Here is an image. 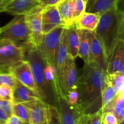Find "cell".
I'll return each instance as SVG.
<instances>
[{
    "instance_id": "1",
    "label": "cell",
    "mask_w": 124,
    "mask_h": 124,
    "mask_svg": "<svg viewBox=\"0 0 124 124\" xmlns=\"http://www.w3.org/2000/svg\"><path fill=\"white\" fill-rule=\"evenodd\" d=\"M108 84L107 74L84 63L77 83L79 114H94L102 110V93Z\"/></svg>"
},
{
    "instance_id": "2",
    "label": "cell",
    "mask_w": 124,
    "mask_h": 124,
    "mask_svg": "<svg viewBox=\"0 0 124 124\" xmlns=\"http://www.w3.org/2000/svg\"><path fill=\"white\" fill-rule=\"evenodd\" d=\"M25 60L31 68L36 92L41 100L58 108L56 91L61 87L56 71L45 63L38 47L32 46L25 52Z\"/></svg>"
},
{
    "instance_id": "3",
    "label": "cell",
    "mask_w": 124,
    "mask_h": 124,
    "mask_svg": "<svg viewBox=\"0 0 124 124\" xmlns=\"http://www.w3.org/2000/svg\"><path fill=\"white\" fill-rule=\"evenodd\" d=\"M96 35L102 45L107 60L120 40H124V13L116 6L100 15Z\"/></svg>"
},
{
    "instance_id": "4",
    "label": "cell",
    "mask_w": 124,
    "mask_h": 124,
    "mask_svg": "<svg viewBox=\"0 0 124 124\" xmlns=\"http://www.w3.org/2000/svg\"><path fill=\"white\" fill-rule=\"evenodd\" d=\"M2 34L0 38L12 41L16 46L25 50L32 47L29 29L24 20V15H15L14 18L1 27Z\"/></svg>"
},
{
    "instance_id": "5",
    "label": "cell",
    "mask_w": 124,
    "mask_h": 124,
    "mask_svg": "<svg viewBox=\"0 0 124 124\" xmlns=\"http://www.w3.org/2000/svg\"><path fill=\"white\" fill-rule=\"evenodd\" d=\"M25 60V50L12 41L0 38V73H9L12 67Z\"/></svg>"
},
{
    "instance_id": "6",
    "label": "cell",
    "mask_w": 124,
    "mask_h": 124,
    "mask_svg": "<svg viewBox=\"0 0 124 124\" xmlns=\"http://www.w3.org/2000/svg\"><path fill=\"white\" fill-rule=\"evenodd\" d=\"M65 27L64 25L59 26L44 35L42 42L38 47L45 63L53 67L55 71L56 57Z\"/></svg>"
},
{
    "instance_id": "7",
    "label": "cell",
    "mask_w": 124,
    "mask_h": 124,
    "mask_svg": "<svg viewBox=\"0 0 124 124\" xmlns=\"http://www.w3.org/2000/svg\"><path fill=\"white\" fill-rule=\"evenodd\" d=\"M43 8L39 5L24 15L25 23L29 29L30 41L34 47H38L43 38L42 26V15Z\"/></svg>"
},
{
    "instance_id": "8",
    "label": "cell",
    "mask_w": 124,
    "mask_h": 124,
    "mask_svg": "<svg viewBox=\"0 0 124 124\" xmlns=\"http://www.w3.org/2000/svg\"><path fill=\"white\" fill-rule=\"evenodd\" d=\"M79 74L75 59L67 55L65 63L58 74V80L63 92L67 96L68 92L77 87Z\"/></svg>"
},
{
    "instance_id": "9",
    "label": "cell",
    "mask_w": 124,
    "mask_h": 124,
    "mask_svg": "<svg viewBox=\"0 0 124 124\" xmlns=\"http://www.w3.org/2000/svg\"><path fill=\"white\" fill-rule=\"evenodd\" d=\"M88 64L107 74V57L102 45L94 32H91V46Z\"/></svg>"
},
{
    "instance_id": "10",
    "label": "cell",
    "mask_w": 124,
    "mask_h": 124,
    "mask_svg": "<svg viewBox=\"0 0 124 124\" xmlns=\"http://www.w3.org/2000/svg\"><path fill=\"white\" fill-rule=\"evenodd\" d=\"M56 95L61 124H77L76 120L79 113L76 107L70 105L66 96L62 90L57 92Z\"/></svg>"
},
{
    "instance_id": "11",
    "label": "cell",
    "mask_w": 124,
    "mask_h": 124,
    "mask_svg": "<svg viewBox=\"0 0 124 124\" xmlns=\"http://www.w3.org/2000/svg\"><path fill=\"white\" fill-rule=\"evenodd\" d=\"M9 73L18 81L36 92L32 72L27 60H25L13 66L10 69Z\"/></svg>"
},
{
    "instance_id": "12",
    "label": "cell",
    "mask_w": 124,
    "mask_h": 124,
    "mask_svg": "<svg viewBox=\"0 0 124 124\" xmlns=\"http://www.w3.org/2000/svg\"><path fill=\"white\" fill-rule=\"evenodd\" d=\"M23 104L29 112L30 124H47V104L39 98Z\"/></svg>"
},
{
    "instance_id": "13",
    "label": "cell",
    "mask_w": 124,
    "mask_h": 124,
    "mask_svg": "<svg viewBox=\"0 0 124 124\" xmlns=\"http://www.w3.org/2000/svg\"><path fill=\"white\" fill-rule=\"evenodd\" d=\"M38 5V0H6L2 3L0 13L7 12L13 15H25Z\"/></svg>"
},
{
    "instance_id": "14",
    "label": "cell",
    "mask_w": 124,
    "mask_h": 124,
    "mask_svg": "<svg viewBox=\"0 0 124 124\" xmlns=\"http://www.w3.org/2000/svg\"><path fill=\"white\" fill-rule=\"evenodd\" d=\"M124 74V40H120L108 60L107 74Z\"/></svg>"
},
{
    "instance_id": "15",
    "label": "cell",
    "mask_w": 124,
    "mask_h": 124,
    "mask_svg": "<svg viewBox=\"0 0 124 124\" xmlns=\"http://www.w3.org/2000/svg\"><path fill=\"white\" fill-rule=\"evenodd\" d=\"M64 25L56 5L45 7L42 15L43 35L48 34L59 26Z\"/></svg>"
},
{
    "instance_id": "16",
    "label": "cell",
    "mask_w": 124,
    "mask_h": 124,
    "mask_svg": "<svg viewBox=\"0 0 124 124\" xmlns=\"http://www.w3.org/2000/svg\"><path fill=\"white\" fill-rule=\"evenodd\" d=\"M12 93V103H24L40 98L38 95L16 79Z\"/></svg>"
},
{
    "instance_id": "17",
    "label": "cell",
    "mask_w": 124,
    "mask_h": 124,
    "mask_svg": "<svg viewBox=\"0 0 124 124\" xmlns=\"http://www.w3.org/2000/svg\"><path fill=\"white\" fill-rule=\"evenodd\" d=\"M65 44L67 55L75 60L78 57L79 36L75 23L65 27Z\"/></svg>"
},
{
    "instance_id": "18",
    "label": "cell",
    "mask_w": 124,
    "mask_h": 124,
    "mask_svg": "<svg viewBox=\"0 0 124 124\" xmlns=\"http://www.w3.org/2000/svg\"><path fill=\"white\" fill-rule=\"evenodd\" d=\"M91 32L78 29L79 36L78 57L82 58L84 63L88 64L91 46Z\"/></svg>"
},
{
    "instance_id": "19",
    "label": "cell",
    "mask_w": 124,
    "mask_h": 124,
    "mask_svg": "<svg viewBox=\"0 0 124 124\" xmlns=\"http://www.w3.org/2000/svg\"><path fill=\"white\" fill-rule=\"evenodd\" d=\"M99 19V14L85 12L74 23L77 29L94 32L98 26Z\"/></svg>"
},
{
    "instance_id": "20",
    "label": "cell",
    "mask_w": 124,
    "mask_h": 124,
    "mask_svg": "<svg viewBox=\"0 0 124 124\" xmlns=\"http://www.w3.org/2000/svg\"><path fill=\"white\" fill-rule=\"evenodd\" d=\"M119 0H88L86 4L85 12L102 13L117 6Z\"/></svg>"
},
{
    "instance_id": "21",
    "label": "cell",
    "mask_w": 124,
    "mask_h": 124,
    "mask_svg": "<svg viewBox=\"0 0 124 124\" xmlns=\"http://www.w3.org/2000/svg\"><path fill=\"white\" fill-rule=\"evenodd\" d=\"M108 112H111L115 115L118 124L123 122L124 120V90L116 94L110 105Z\"/></svg>"
},
{
    "instance_id": "22",
    "label": "cell",
    "mask_w": 124,
    "mask_h": 124,
    "mask_svg": "<svg viewBox=\"0 0 124 124\" xmlns=\"http://www.w3.org/2000/svg\"><path fill=\"white\" fill-rule=\"evenodd\" d=\"M56 6L63 24L67 27L72 24V0H60Z\"/></svg>"
},
{
    "instance_id": "23",
    "label": "cell",
    "mask_w": 124,
    "mask_h": 124,
    "mask_svg": "<svg viewBox=\"0 0 124 124\" xmlns=\"http://www.w3.org/2000/svg\"><path fill=\"white\" fill-rule=\"evenodd\" d=\"M117 92L108 83L104 88L102 93V112H108L109 108Z\"/></svg>"
},
{
    "instance_id": "24",
    "label": "cell",
    "mask_w": 124,
    "mask_h": 124,
    "mask_svg": "<svg viewBox=\"0 0 124 124\" xmlns=\"http://www.w3.org/2000/svg\"><path fill=\"white\" fill-rule=\"evenodd\" d=\"M107 78L108 83L117 93L124 90V74L116 72L107 74Z\"/></svg>"
},
{
    "instance_id": "25",
    "label": "cell",
    "mask_w": 124,
    "mask_h": 124,
    "mask_svg": "<svg viewBox=\"0 0 124 124\" xmlns=\"http://www.w3.org/2000/svg\"><path fill=\"white\" fill-rule=\"evenodd\" d=\"M102 110L94 114H79L78 116L77 124H102Z\"/></svg>"
},
{
    "instance_id": "26",
    "label": "cell",
    "mask_w": 124,
    "mask_h": 124,
    "mask_svg": "<svg viewBox=\"0 0 124 124\" xmlns=\"http://www.w3.org/2000/svg\"><path fill=\"white\" fill-rule=\"evenodd\" d=\"M12 114L20 119L26 124H30L29 112L23 103H12Z\"/></svg>"
},
{
    "instance_id": "27",
    "label": "cell",
    "mask_w": 124,
    "mask_h": 124,
    "mask_svg": "<svg viewBox=\"0 0 124 124\" xmlns=\"http://www.w3.org/2000/svg\"><path fill=\"white\" fill-rule=\"evenodd\" d=\"M86 4L83 0H72V19L73 22L77 20L85 12Z\"/></svg>"
},
{
    "instance_id": "28",
    "label": "cell",
    "mask_w": 124,
    "mask_h": 124,
    "mask_svg": "<svg viewBox=\"0 0 124 124\" xmlns=\"http://www.w3.org/2000/svg\"><path fill=\"white\" fill-rule=\"evenodd\" d=\"M47 124H61L59 110L57 107L47 105Z\"/></svg>"
},
{
    "instance_id": "29",
    "label": "cell",
    "mask_w": 124,
    "mask_h": 124,
    "mask_svg": "<svg viewBox=\"0 0 124 124\" xmlns=\"http://www.w3.org/2000/svg\"><path fill=\"white\" fill-rule=\"evenodd\" d=\"M16 79L10 73H0V85H4L13 89Z\"/></svg>"
},
{
    "instance_id": "30",
    "label": "cell",
    "mask_w": 124,
    "mask_h": 124,
    "mask_svg": "<svg viewBox=\"0 0 124 124\" xmlns=\"http://www.w3.org/2000/svg\"><path fill=\"white\" fill-rule=\"evenodd\" d=\"M12 93H13V90L12 88L7 85H0V98L1 99L8 101L12 103Z\"/></svg>"
},
{
    "instance_id": "31",
    "label": "cell",
    "mask_w": 124,
    "mask_h": 124,
    "mask_svg": "<svg viewBox=\"0 0 124 124\" xmlns=\"http://www.w3.org/2000/svg\"><path fill=\"white\" fill-rule=\"evenodd\" d=\"M66 97L70 105L71 106L76 107L78 99V93L77 87L70 90L68 92Z\"/></svg>"
},
{
    "instance_id": "32",
    "label": "cell",
    "mask_w": 124,
    "mask_h": 124,
    "mask_svg": "<svg viewBox=\"0 0 124 124\" xmlns=\"http://www.w3.org/2000/svg\"><path fill=\"white\" fill-rule=\"evenodd\" d=\"M102 124H118L116 117L111 112L102 113Z\"/></svg>"
},
{
    "instance_id": "33",
    "label": "cell",
    "mask_w": 124,
    "mask_h": 124,
    "mask_svg": "<svg viewBox=\"0 0 124 124\" xmlns=\"http://www.w3.org/2000/svg\"><path fill=\"white\" fill-rule=\"evenodd\" d=\"M12 103L8 101L4 100L0 98V109L7 113L9 115H12Z\"/></svg>"
},
{
    "instance_id": "34",
    "label": "cell",
    "mask_w": 124,
    "mask_h": 124,
    "mask_svg": "<svg viewBox=\"0 0 124 124\" xmlns=\"http://www.w3.org/2000/svg\"><path fill=\"white\" fill-rule=\"evenodd\" d=\"M60 0H38V3L42 8L48 7V6H54Z\"/></svg>"
},
{
    "instance_id": "35",
    "label": "cell",
    "mask_w": 124,
    "mask_h": 124,
    "mask_svg": "<svg viewBox=\"0 0 124 124\" xmlns=\"http://www.w3.org/2000/svg\"><path fill=\"white\" fill-rule=\"evenodd\" d=\"M5 124H26L22 121L20 119L17 117L15 115H10L5 122Z\"/></svg>"
},
{
    "instance_id": "36",
    "label": "cell",
    "mask_w": 124,
    "mask_h": 124,
    "mask_svg": "<svg viewBox=\"0 0 124 124\" xmlns=\"http://www.w3.org/2000/svg\"><path fill=\"white\" fill-rule=\"evenodd\" d=\"M10 115L7 113L0 109V122L5 124V122Z\"/></svg>"
},
{
    "instance_id": "37",
    "label": "cell",
    "mask_w": 124,
    "mask_h": 124,
    "mask_svg": "<svg viewBox=\"0 0 124 124\" xmlns=\"http://www.w3.org/2000/svg\"><path fill=\"white\" fill-rule=\"evenodd\" d=\"M3 2H4V0H0V9H1V6H2Z\"/></svg>"
},
{
    "instance_id": "38",
    "label": "cell",
    "mask_w": 124,
    "mask_h": 124,
    "mask_svg": "<svg viewBox=\"0 0 124 124\" xmlns=\"http://www.w3.org/2000/svg\"><path fill=\"white\" fill-rule=\"evenodd\" d=\"M1 34H2V30H1V27H0V38H1Z\"/></svg>"
},
{
    "instance_id": "39",
    "label": "cell",
    "mask_w": 124,
    "mask_h": 124,
    "mask_svg": "<svg viewBox=\"0 0 124 124\" xmlns=\"http://www.w3.org/2000/svg\"><path fill=\"white\" fill-rule=\"evenodd\" d=\"M83 1H84V2H85V4H87V2H88V0H83Z\"/></svg>"
},
{
    "instance_id": "40",
    "label": "cell",
    "mask_w": 124,
    "mask_h": 124,
    "mask_svg": "<svg viewBox=\"0 0 124 124\" xmlns=\"http://www.w3.org/2000/svg\"><path fill=\"white\" fill-rule=\"evenodd\" d=\"M0 124H3V123H2V122H0Z\"/></svg>"
},
{
    "instance_id": "41",
    "label": "cell",
    "mask_w": 124,
    "mask_h": 124,
    "mask_svg": "<svg viewBox=\"0 0 124 124\" xmlns=\"http://www.w3.org/2000/svg\"><path fill=\"white\" fill-rule=\"evenodd\" d=\"M124 124V122H122V123H121V124Z\"/></svg>"
},
{
    "instance_id": "42",
    "label": "cell",
    "mask_w": 124,
    "mask_h": 124,
    "mask_svg": "<svg viewBox=\"0 0 124 124\" xmlns=\"http://www.w3.org/2000/svg\"><path fill=\"white\" fill-rule=\"evenodd\" d=\"M4 1H6V0H4Z\"/></svg>"
}]
</instances>
